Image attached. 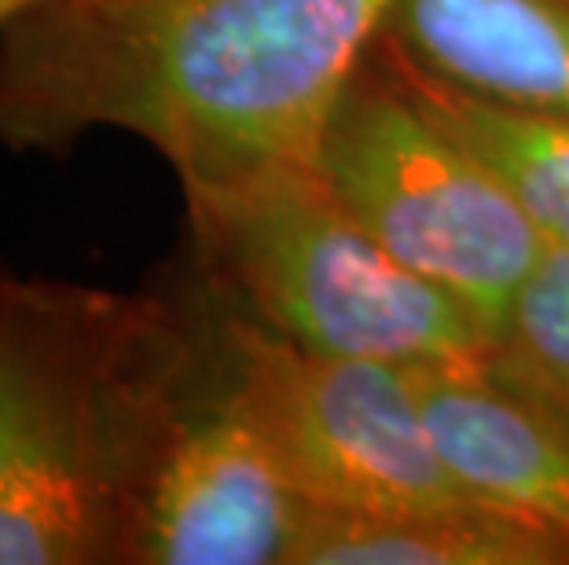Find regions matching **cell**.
I'll list each match as a JSON object with an SVG mask.
<instances>
[{
  "label": "cell",
  "instance_id": "6da1fadb",
  "mask_svg": "<svg viewBox=\"0 0 569 565\" xmlns=\"http://www.w3.org/2000/svg\"><path fill=\"white\" fill-rule=\"evenodd\" d=\"M397 0H33L0 27V143L143 140L180 191L317 162Z\"/></svg>",
  "mask_w": 569,
  "mask_h": 565
},
{
  "label": "cell",
  "instance_id": "7a4b0ae2",
  "mask_svg": "<svg viewBox=\"0 0 569 565\" xmlns=\"http://www.w3.org/2000/svg\"><path fill=\"white\" fill-rule=\"evenodd\" d=\"M173 291L0 269V565H122L177 371Z\"/></svg>",
  "mask_w": 569,
  "mask_h": 565
},
{
  "label": "cell",
  "instance_id": "3957f363",
  "mask_svg": "<svg viewBox=\"0 0 569 565\" xmlns=\"http://www.w3.org/2000/svg\"><path fill=\"white\" fill-rule=\"evenodd\" d=\"M191 269L280 339L408 371L489 367L492 331L397 261L317 165L184 195Z\"/></svg>",
  "mask_w": 569,
  "mask_h": 565
},
{
  "label": "cell",
  "instance_id": "277c9868",
  "mask_svg": "<svg viewBox=\"0 0 569 565\" xmlns=\"http://www.w3.org/2000/svg\"><path fill=\"white\" fill-rule=\"evenodd\" d=\"M312 165L397 261L467 305L496 339L548 239L375 48L338 92Z\"/></svg>",
  "mask_w": 569,
  "mask_h": 565
},
{
  "label": "cell",
  "instance_id": "5b68a950",
  "mask_svg": "<svg viewBox=\"0 0 569 565\" xmlns=\"http://www.w3.org/2000/svg\"><path fill=\"white\" fill-rule=\"evenodd\" d=\"M199 283L236 393L309 507L393 511L475 500L445 466L408 367L301 349L224 302L202 275Z\"/></svg>",
  "mask_w": 569,
  "mask_h": 565
},
{
  "label": "cell",
  "instance_id": "8992f818",
  "mask_svg": "<svg viewBox=\"0 0 569 565\" xmlns=\"http://www.w3.org/2000/svg\"><path fill=\"white\" fill-rule=\"evenodd\" d=\"M199 334L154 455L129 565H290L309 503L228 375L196 269Z\"/></svg>",
  "mask_w": 569,
  "mask_h": 565
},
{
  "label": "cell",
  "instance_id": "52a82bcc",
  "mask_svg": "<svg viewBox=\"0 0 569 565\" xmlns=\"http://www.w3.org/2000/svg\"><path fill=\"white\" fill-rule=\"evenodd\" d=\"M375 41L481 100L569 114V0H397Z\"/></svg>",
  "mask_w": 569,
  "mask_h": 565
},
{
  "label": "cell",
  "instance_id": "ba28073f",
  "mask_svg": "<svg viewBox=\"0 0 569 565\" xmlns=\"http://www.w3.org/2000/svg\"><path fill=\"white\" fill-rule=\"evenodd\" d=\"M441 460L470 496L569 544V426L489 367L411 371Z\"/></svg>",
  "mask_w": 569,
  "mask_h": 565
},
{
  "label": "cell",
  "instance_id": "9c48e42d",
  "mask_svg": "<svg viewBox=\"0 0 569 565\" xmlns=\"http://www.w3.org/2000/svg\"><path fill=\"white\" fill-rule=\"evenodd\" d=\"M290 565H569V544L492 503L309 507Z\"/></svg>",
  "mask_w": 569,
  "mask_h": 565
},
{
  "label": "cell",
  "instance_id": "30bf717a",
  "mask_svg": "<svg viewBox=\"0 0 569 565\" xmlns=\"http://www.w3.org/2000/svg\"><path fill=\"white\" fill-rule=\"evenodd\" d=\"M371 48L419 95L430 114H438L459 140H467L492 165L543 232L548 246L569 250V114L515 111V107L481 100L430 74H419L416 67L386 52L379 41Z\"/></svg>",
  "mask_w": 569,
  "mask_h": 565
},
{
  "label": "cell",
  "instance_id": "8fae6325",
  "mask_svg": "<svg viewBox=\"0 0 569 565\" xmlns=\"http://www.w3.org/2000/svg\"><path fill=\"white\" fill-rule=\"evenodd\" d=\"M489 371L569 426V250H543L496 327Z\"/></svg>",
  "mask_w": 569,
  "mask_h": 565
},
{
  "label": "cell",
  "instance_id": "7c38bea8",
  "mask_svg": "<svg viewBox=\"0 0 569 565\" xmlns=\"http://www.w3.org/2000/svg\"><path fill=\"white\" fill-rule=\"evenodd\" d=\"M27 4H33V0H0V27H4L11 16H19Z\"/></svg>",
  "mask_w": 569,
  "mask_h": 565
}]
</instances>
